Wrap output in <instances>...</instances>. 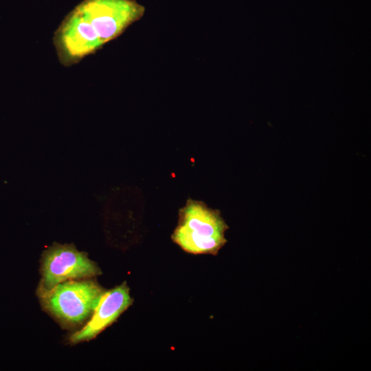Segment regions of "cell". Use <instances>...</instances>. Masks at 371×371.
I'll return each instance as SVG.
<instances>
[{
  "label": "cell",
  "instance_id": "obj_1",
  "mask_svg": "<svg viewBox=\"0 0 371 371\" xmlns=\"http://www.w3.org/2000/svg\"><path fill=\"white\" fill-rule=\"evenodd\" d=\"M135 0H83L63 20L53 43L60 63H79L120 36L144 14Z\"/></svg>",
  "mask_w": 371,
  "mask_h": 371
},
{
  "label": "cell",
  "instance_id": "obj_2",
  "mask_svg": "<svg viewBox=\"0 0 371 371\" xmlns=\"http://www.w3.org/2000/svg\"><path fill=\"white\" fill-rule=\"evenodd\" d=\"M227 229L218 210L207 207L203 201L188 199L179 209L172 240L188 253L216 255L227 243L225 233Z\"/></svg>",
  "mask_w": 371,
  "mask_h": 371
},
{
  "label": "cell",
  "instance_id": "obj_3",
  "mask_svg": "<svg viewBox=\"0 0 371 371\" xmlns=\"http://www.w3.org/2000/svg\"><path fill=\"white\" fill-rule=\"evenodd\" d=\"M104 292L89 280L65 281L49 289L40 286L38 290L43 306L69 324L81 323L91 316Z\"/></svg>",
  "mask_w": 371,
  "mask_h": 371
},
{
  "label": "cell",
  "instance_id": "obj_4",
  "mask_svg": "<svg viewBox=\"0 0 371 371\" xmlns=\"http://www.w3.org/2000/svg\"><path fill=\"white\" fill-rule=\"evenodd\" d=\"M41 287L49 289L74 279L97 276L101 271L86 253L78 251L72 244L54 243L42 256Z\"/></svg>",
  "mask_w": 371,
  "mask_h": 371
},
{
  "label": "cell",
  "instance_id": "obj_5",
  "mask_svg": "<svg viewBox=\"0 0 371 371\" xmlns=\"http://www.w3.org/2000/svg\"><path fill=\"white\" fill-rule=\"evenodd\" d=\"M132 303L126 282L104 292L90 320L81 330L73 334L69 341L76 344L94 338L114 322Z\"/></svg>",
  "mask_w": 371,
  "mask_h": 371
}]
</instances>
